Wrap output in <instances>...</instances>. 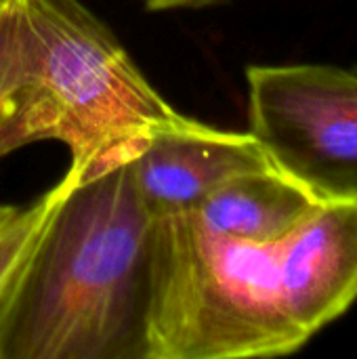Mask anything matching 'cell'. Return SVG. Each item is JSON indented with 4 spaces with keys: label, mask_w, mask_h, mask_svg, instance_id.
Instances as JSON below:
<instances>
[{
    "label": "cell",
    "mask_w": 357,
    "mask_h": 359,
    "mask_svg": "<svg viewBox=\"0 0 357 359\" xmlns=\"http://www.w3.org/2000/svg\"><path fill=\"white\" fill-rule=\"evenodd\" d=\"M357 299V202H320L286 236L250 244L189 215L154 219L147 359L299 351Z\"/></svg>",
    "instance_id": "1"
},
{
    "label": "cell",
    "mask_w": 357,
    "mask_h": 359,
    "mask_svg": "<svg viewBox=\"0 0 357 359\" xmlns=\"http://www.w3.org/2000/svg\"><path fill=\"white\" fill-rule=\"evenodd\" d=\"M185 122L80 0H0V158L59 141L82 181Z\"/></svg>",
    "instance_id": "2"
},
{
    "label": "cell",
    "mask_w": 357,
    "mask_h": 359,
    "mask_svg": "<svg viewBox=\"0 0 357 359\" xmlns=\"http://www.w3.org/2000/svg\"><path fill=\"white\" fill-rule=\"evenodd\" d=\"M154 217L130 162L59 204L0 328V359H145Z\"/></svg>",
    "instance_id": "3"
},
{
    "label": "cell",
    "mask_w": 357,
    "mask_h": 359,
    "mask_svg": "<svg viewBox=\"0 0 357 359\" xmlns=\"http://www.w3.org/2000/svg\"><path fill=\"white\" fill-rule=\"evenodd\" d=\"M250 135L320 202H357V65H250Z\"/></svg>",
    "instance_id": "4"
},
{
    "label": "cell",
    "mask_w": 357,
    "mask_h": 359,
    "mask_svg": "<svg viewBox=\"0 0 357 359\" xmlns=\"http://www.w3.org/2000/svg\"><path fill=\"white\" fill-rule=\"evenodd\" d=\"M130 166L154 219L194 210L234 175L274 168L250 133L219 130L194 118L154 135Z\"/></svg>",
    "instance_id": "5"
},
{
    "label": "cell",
    "mask_w": 357,
    "mask_h": 359,
    "mask_svg": "<svg viewBox=\"0 0 357 359\" xmlns=\"http://www.w3.org/2000/svg\"><path fill=\"white\" fill-rule=\"evenodd\" d=\"M318 204L307 187L274 166L229 177L185 215L215 236L265 244L295 229Z\"/></svg>",
    "instance_id": "6"
},
{
    "label": "cell",
    "mask_w": 357,
    "mask_h": 359,
    "mask_svg": "<svg viewBox=\"0 0 357 359\" xmlns=\"http://www.w3.org/2000/svg\"><path fill=\"white\" fill-rule=\"evenodd\" d=\"M78 181L80 172L69 166L65 175L34 202L25 206L0 204V328L50 219Z\"/></svg>",
    "instance_id": "7"
},
{
    "label": "cell",
    "mask_w": 357,
    "mask_h": 359,
    "mask_svg": "<svg viewBox=\"0 0 357 359\" xmlns=\"http://www.w3.org/2000/svg\"><path fill=\"white\" fill-rule=\"evenodd\" d=\"M143 2L154 11H164V8H179V6H194L208 0H143Z\"/></svg>",
    "instance_id": "8"
}]
</instances>
